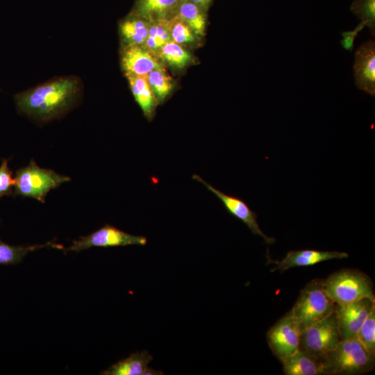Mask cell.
Here are the masks:
<instances>
[{
	"label": "cell",
	"instance_id": "1",
	"mask_svg": "<svg viewBox=\"0 0 375 375\" xmlns=\"http://www.w3.org/2000/svg\"><path fill=\"white\" fill-rule=\"evenodd\" d=\"M80 81L74 76L60 77L17 93L14 99L18 112L40 122L66 114L78 102Z\"/></svg>",
	"mask_w": 375,
	"mask_h": 375
},
{
	"label": "cell",
	"instance_id": "2",
	"mask_svg": "<svg viewBox=\"0 0 375 375\" xmlns=\"http://www.w3.org/2000/svg\"><path fill=\"white\" fill-rule=\"evenodd\" d=\"M322 363L324 374L356 375L374 369V356L357 338L342 339Z\"/></svg>",
	"mask_w": 375,
	"mask_h": 375
},
{
	"label": "cell",
	"instance_id": "3",
	"mask_svg": "<svg viewBox=\"0 0 375 375\" xmlns=\"http://www.w3.org/2000/svg\"><path fill=\"white\" fill-rule=\"evenodd\" d=\"M324 288L337 305L349 304L364 298L375 299L369 277L357 269H344L323 280Z\"/></svg>",
	"mask_w": 375,
	"mask_h": 375
},
{
	"label": "cell",
	"instance_id": "4",
	"mask_svg": "<svg viewBox=\"0 0 375 375\" xmlns=\"http://www.w3.org/2000/svg\"><path fill=\"white\" fill-rule=\"evenodd\" d=\"M336 308L324 288L323 280L314 279L301 290L290 312L301 331L335 311Z\"/></svg>",
	"mask_w": 375,
	"mask_h": 375
},
{
	"label": "cell",
	"instance_id": "5",
	"mask_svg": "<svg viewBox=\"0 0 375 375\" xmlns=\"http://www.w3.org/2000/svg\"><path fill=\"white\" fill-rule=\"evenodd\" d=\"M70 180L67 176L39 167L32 160L27 166L16 171L12 195L30 197L44 203L47 194L51 190Z\"/></svg>",
	"mask_w": 375,
	"mask_h": 375
},
{
	"label": "cell",
	"instance_id": "6",
	"mask_svg": "<svg viewBox=\"0 0 375 375\" xmlns=\"http://www.w3.org/2000/svg\"><path fill=\"white\" fill-rule=\"evenodd\" d=\"M341 340L336 312L334 311L301 331L299 347L322 362Z\"/></svg>",
	"mask_w": 375,
	"mask_h": 375
},
{
	"label": "cell",
	"instance_id": "7",
	"mask_svg": "<svg viewBox=\"0 0 375 375\" xmlns=\"http://www.w3.org/2000/svg\"><path fill=\"white\" fill-rule=\"evenodd\" d=\"M147 242V240L144 236L132 235L112 225L106 224L88 235L74 240L67 250L78 252L91 247L144 246Z\"/></svg>",
	"mask_w": 375,
	"mask_h": 375
},
{
	"label": "cell",
	"instance_id": "8",
	"mask_svg": "<svg viewBox=\"0 0 375 375\" xmlns=\"http://www.w3.org/2000/svg\"><path fill=\"white\" fill-rule=\"evenodd\" d=\"M300 337L301 330L290 311L272 326L267 334L269 346L279 360L299 349Z\"/></svg>",
	"mask_w": 375,
	"mask_h": 375
},
{
	"label": "cell",
	"instance_id": "9",
	"mask_svg": "<svg viewBox=\"0 0 375 375\" xmlns=\"http://www.w3.org/2000/svg\"><path fill=\"white\" fill-rule=\"evenodd\" d=\"M192 178L203 184L212 192L221 201L228 212L246 224L253 235L261 236L267 244L275 243V238L266 235L260 228L257 222V214L252 211L243 200L216 189L197 174H193Z\"/></svg>",
	"mask_w": 375,
	"mask_h": 375
},
{
	"label": "cell",
	"instance_id": "10",
	"mask_svg": "<svg viewBox=\"0 0 375 375\" xmlns=\"http://www.w3.org/2000/svg\"><path fill=\"white\" fill-rule=\"evenodd\" d=\"M374 305L375 299L364 298L349 304L337 306L335 312L342 339L356 338L360 327Z\"/></svg>",
	"mask_w": 375,
	"mask_h": 375
},
{
	"label": "cell",
	"instance_id": "11",
	"mask_svg": "<svg viewBox=\"0 0 375 375\" xmlns=\"http://www.w3.org/2000/svg\"><path fill=\"white\" fill-rule=\"evenodd\" d=\"M355 83L357 87L374 97L375 95V42L369 40L364 42L355 53L353 65Z\"/></svg>",
	"mask_w": 375,
	"mask_h": 375
},
{
	"label": "cell",
	"instance_id": "12",
	"mask_svg": "<svg viewBox=\"0 0 375 375\" xmlns=\"http://www.w3.org/2000/svg\"><path fill=\"white\" fill-rule=\"evenodd\" d=\"M349 257V254L340 251H318L313 249H303L290 251L285 258L281 260H274L267 255V265L274 264L276 267L271 272L279 270L284 273L286 270L296 267H306L333 260L343 259Z\"/></svg>",
	"mask_w": 375,
	"mask_h": 375
},
{
	"label": "cell",
	"instance_id": "13",
	"mask_svg": "<svg viewBox=\"0 0 375 375\" xmlns=\"http://www.w3.org/2000/svg\"><path fill=\"white\" fill-rule=\"evenodd\" d=\"M126 75L146 76L155 69H163L150 51L141 46H126L122 56Z\"/></svg>",
	"mask_w": 375,
	"mask_h": 375
},
{
	"label": "cell",
	"instance_id": "14",
	"mask_svg": "<svg viewBox=\"0 0 375 375\" xmlns=\"http://www.w3.org/2000/svg\"><path fill=\"white\" fill-rule=\"evenodd\" d=\"M280 360L285 375L324 374L322 362L300 347L292 354Z\"/></svg>",
	"mask_w": 375,
	"mask_h": 375
},
{
	"label": "cell",
	"instance_id": "15",
	"mask_svg": "<svg viewBox=\"0 0 375 375\" xmlns=\"http://www.w3.org/2000/svg\"><path fill=\"white\" fill-rule=\"evenodd\" d=\"M153 359L147 351H137L101 372L102 375H144L148 365Z\"/></svg>",
	"mask_w": 375,
	"mask_h": 375
},
{
	"label": "cell",
	"instance_id": "16",
	"mask_svg": "<svg viewBox=\"0 0 375 375\" xmlns=\"http://www.w3.org/2000/svg\"><path fill=\"white\" fill-rule=\"evenodd\" d=\"M135 101L144 115L151 120L157 106V99L151 90L145 76L126 75Z\"/></svg>",
	"mask_w": 375,
	"mask_h": 375
},
{
	"label": "cell",
	"instance_id": "17",
	"mask_svg": "<svg viewBox=\"0 0 375 375\" xmlns=\"http://www.w3.org/2000/svg\"><path fill=\"white\" fill-rule=\"evenodd\" d=\"M179 1L180 0H138L136 13L149 22L165 19L175 13Z\"/></svg>",
	"mask_w": 375,
	"mask_h": 375
},
{
	"label": "cell",
	"instance_id": "18",
	"mask_svg": "<svg viewBox=\"0 0 375 375\" xmlns=\"http://www.w3.org/2000/svg\"><path fill=\"white\" fill-rule=\"evenodd\" d=\"M197 35H203L206 28L204 10L188 0H180L175 13Z\"/></svg>",
	"mask_w": 375,
	"mask_h": 375
},
{
	"label": "cell",
	"instance_id": "19",
	"mask_svg": "<svg viewBox=\"0 0 375 375\" xmlns=\"http://www.w3.org/2000/svg\"><path fill=\"white\" fill-rule=\"evenodd\" d=\"M150 23L139 17L126 19L120 24V32L127 46L144 45L149 32Z\"/></svg>",
	"mask_w": 375,
	"mask_h": 375
},
{
	"label": "cell",
	"instance_id": "20",
	"mask_svg": "<svg viewBox=\"0 0 375 375\" xmlns=\"http://www.w3.org/2000/svg\"><path fill=\"white\" fill-rule=\"evenodd\" d=\"M46 247L64 249L61 244L53 242L28 246H14L0 240V265L17 264L22 262L28 253Z\"/></svg>",
	"mask_w": 375,
	"mask_h": 375
},
{
	"label": "cell",
	"instance_id": "21",
	"mask_svg": "<svg viewBox=\"0 0 375 375\" xmlns=\"http://www.w3.org/2000/svg\"><path fill=\"white\" fill-rule=\"evenodd\" d=\"M160 56L168 64L178 68L185 66L190 56L179 44L171 40L159 49Z\"/></svg>",
	"mask_w": 375,
	"mask_h": 375
},
{
	"label": "cell",
	"instance_id": "22",
	"mask_svg": "<svg viewBox=\"0 0 375 375\" xmlns=\"http://www.w3.org/2000/svg\"><path fill=\"white\" fill-rule=\"evenodd\" d=\"M148 83L156 99L163 101L172 89L171 78L163 69H155L145 76Z\"/></svg>",
	"mask_w": 375,
	"mask_h": 375
},
{
	"label": "cell",
	"instance_id": "23",
	"mask_svg": "<svg viewBox=\"0 0 375 375\" xmlns=\"http://www.w3.org/2000/svg\"><path fill=\"white\" fill-rule=\"evenodd\" d=\"M167 25L172 41L179 44L194 42L193 32L176 14L167 19Z\"/></svg>",
	"mask_w": 375,
	"mask_h": 375
},
{
	"label": "cell",
	"instance_id": "24",
	"mask_svg": "<svg viewBox=\"0 0 375 375\" xmlns=\"http://www.w3.org/2000/svg\"><path fill=\"white\" fill-rule=\"evenodd\" d=\"M356 338L370 353L375 356V305L360 327Z\"/></svg>",
	"mask_w": 375,
	"mask_h": 375
},
{
	"label": "cell",
	"instance_id": "25",
	"mask_svg": "<svg viewBox=\"0 0 375 375\" xmlns=\"http://www.w3.org/2000/svg\"><path fill=\"white\" fill-rule=\"evenodd\" d=\"M351 11L366 23L372 34L375 32V0H354L350 7Z\"/></svg>",
	"mask_w": 375,
	"mask_h": 375
},
{
	"label": "cell",
	"instance_id": "26",
	"mask_svg": "<svg viewBox=\"0 0 375 375\" xmlns=\"http://www.w3.org/2000/svg\"><path fill=\"white\" fill-rule=\"evenodd\" d=\"M15 183L8 160L3 159L0 166V197L12 195Z\"/></svg>",
	"mask_w": 375,
	"mask_h": 375
},
{
	"label": "cell",
	"instance_id": "27",
	"mask_svg": "<svg viewBox=\"0 0 375 375\" xmlns=\"http://www.w3.org/2000/svg\"><path fill=\"white\" fill-rule=\"evenodd\" d=\"M365 26H367L366 23L361 22L354 30L342 33V40L341 44L345 49L352 51L356 37Z\"/></svg>",
	"mask_w": 375,
	"mask_h": 375
},
{
	"label": "cell",
	"instance_id": "28",
	"mask_svg": "<svg viewBox=\"0 0 375 375\" xmlns=\"http://www.w3.org/2000/svg\"><path fill=\"white\" fill-rule=\"evenodd\" d=\"M197 5L204 10L208 7L212 0H188Z\"/></svg>",
	"mask_w": 375,
	"mask_h": 375
},
{
	"label": "cell",
	"instance_id": "29",
	"mask_svg": "<svg viewBox=\"0 0 375 375\" xmlns=\"http://www.w3.org/2000/svg\"><path fill=\"white\" fill-rule=\"evenodd\" d=\"M162 372L160 371H156L152 368L148 367L144 375H153V374H164L163 373H161Z\"/></svg>",
	"mask_w": 375,
	"mask_h": 375
}]
</instances>
